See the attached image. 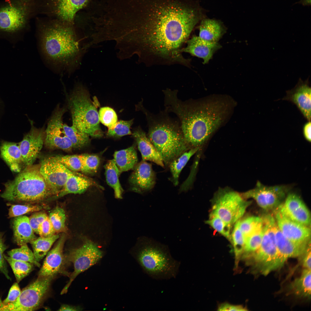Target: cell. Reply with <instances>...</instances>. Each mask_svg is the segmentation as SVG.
<instances>
[{
	"label": "cell",
	"mask_w": 311,
	"mask_h": 311,
	"mask_svg": "<svg viewBox=\"0 0 311 311\" xmlns=\"http://www.w3.org/2000/svg\"><path fill=\"white\" fill-rule=\"evenodd\" d=\"M311 0H300L295 3L301 4L304 6H309L311 5Z\"/></svg>",
	"instance_id": "6f0895ef"
},
{
	"label": "cell",
	"mask_w": 311,
	"mask_h": 311,
	"mask_svg": "<svg viewBox=\"0 0 311 311\" xmlns=\"http://www.w3.org/2000/svg\"><path fill=\"white\" fill-rule=\"evenodd\" d=\"M275 235L278 255V269L283 265L288 258L300 257L310 244V242L298 244L289 240L280 231L276 224Z\"/></svg>",
	"instance_id": "7402d4cb"
},
{
	"label": "cell",
	"mask_w": 311,
	"mask_h": 311,
	"mask_svg": "<svg viewBox=\"0 0 311 311\" xmlns=\"http://www.w3.org/2000/svg\"><path fill=\"white\" fill-rule=\"evenodd\" d=\"M205 223L231 242V230L232 226L219 217L211 215Z\"/></svg>",
	"instance_id": "b9f144b4"
},
{
	"label": "cell",
	"mask_w": 311,
	"mask_h": 311,
	"mask_svg": "<svg viewBox=\"0 0 311 311\" xmlns=\"http://www.w3.org/2000/svg\"><path fill=\"white\" fill-rule=\"evenodd\" d=\"M90 0H39L40 14L74 24L76 14Z\"/></svg>",
	"instance_id": "4fadbf2b"
},
{
	"label": "cell",
	"mask_w": 311,
	"mask_h": 311,
	"mask_svg": "<svg viewBox=\"0 0 311 311\" xmlns=\"http://www.w3.org/2000/svg\"><path fill=\"white\" fill-rule=\"evenodd\" d=\"M65 107L57 106L50 118L45 130L44 143L48 148L69 151L73 148V144L66 135L63 128V116Z\"/></svg>",
	"instance_id": "9a60e30c"
},
{
	"label": "cell",
	"mask_w": 311,
	"mask_h": 311,
	"mask_svg": "<svg viewBox=\"0 0 311 311\" xmlns=\"http://www.w3.org/2000/svg\"><path fill=\"white\" fill-rule=\"evenodd\" d=\"M6 261L11 266L17 283L19 282L32 270L34 265L30 263L13 259L4 254Z\"/></svg>",
	"instance_id": "d590c367"
},
{
	"label": "cell",
	"mask_w": 311,
	"mask_h": 311,
	"mask_svg": "<svg viewBox=\"0 0 311 311\" xmlns=\"http://www.w3.org/2000/svg\"><path fill=\"white\" fill-rule=\"evenodd\" d=\"M263 231V224L253 233L245 238L243 253L241 258L249 259L258 250L261 242Z\"/></svg>",
	"instance_id": "8d00e7d4"
},
{
	"label": "cell",
	"mask_w": 311,
	"mask_h": 311,
	"mask_svg": "<svg viewBox=\"0 0 311 311\" xmlns=\"http://www.w3.org/2000/svg\"><path fill=\"white\" fill-rule=\"evenodd\" d=\"M66 236L63 234L53 248L46 255L43 265L38 273V277L55 276L60 272L65 260L63 248Z\"/></svg>",
	"instance_id": "603a6c76"
},
{
	"label": "cell",
	"mask_w": 311,
	"mask_h": 311,
	"mask_svg": "<svg viewBox=\"0 0 311 311\" xmlns=\"http://www.w3.org/2000/svg\"><path fill=\"white\" fill-rule=\"evenodd\" d=\"M7 246L5 244L2 234L0 232V272L8 280H11V278L9 274L6 261L4 257V253L7 249Z\"/></svg>",
	"instance_id": "c3c4849f"
},
{
	"label": "cell",
	"mask_w": 311,
	"mask_h": 311,
	"mask_svg": "<svg viewBox=\"0 0 311 311\" xmlns=\"http://www.w3.org/2000/svg\"><path fill=\"white\" fill-rule=\"evenodd\" d=\"M81 308L76 306L67 305L62 304L60 306L59 311H78L80 310Z\"/></svg>",
	"instance_id": "9f6ffc18"
},
{
	"label": "cell",
	"mask_w": 311,
	"mask_h": 311,
	"mask_svg": "<svg viewBox=\"0 0 311 311\" xmlns=\"http://www.w3.org/2000/svg\"><path fill=\"white\" fill-rule=\"evenodd\" d=\"M63 128L66 135L72 142L73 148H81L89 143V136L74 125L69 126L63 124Z\"/></svg>",
	"instance_id": "e575fe53"
},
{
	"label": "cell",
	"mask_w": 311,
	"mask_h": 311,
	"mask_svg": "<svg viewBox=\"0 0 311 311\" xmlns=\"http://www.w3.org/2000/svg\"><path fill=\"white\" fill-rule=\"evenodd\" d=\"M187 46L182 48L181 52L189 53L192 56L201 58L203 63H208L214 53L221 48L218 43H211L204 40L198 36L193 37L187 41Z\"/></svg>",
	"instance_id": "cb8c5ba5"
},
{
	"label": "cell",
	"mask_w": 311,
	"mask_h": 311,
	"mask_svg": "<svg viewBox=\"0 0 311 311\" xmlns=\"http://www.w3.org/2000/svg\"><path fill=\"white\" fill-rule=\"evenodd\" d=\"M289 187L286 185L267 186L258 181L254 188L241 195L244 198L253 199L265 210H274L282 203Z\"/></svg>",
	"instance_id": "5bb4252c"
},
{
	"label": "cell",
	"mask_w": 311,
	"mask_h": 311,
	"mask_svg": "<svg viewBox=\"0 0 311 311\" xmlns=\"http://www.w3.org/2000/svg\"><path fill=\"white\" fill-rule=\"evenodd\" d=\"M0 196L5 200L17 202L39 201L56 194L41 174L39 167H25L13 180L4 184Z\"/></svg>",
	"instance_id": "8992f818"
},
{
	"label": "cell",
	"mask_w": 311,
	"mask_h": 311,
	"mask_svg": "<svg viewBox=\"0 0 311 311\" xmlns=\"http://www.w3.org/2000/svg\"><path fill=\"white\" fill-rule=\"evenodd\" d=\"M48 217L56 233L65 232L66 231L65 223L66 217L65 212L62 208L56 207L51 211Z\"/></svg>",
	"instance_id": "60d3db41"
},
{
	"label": "cell",
	"mask_w": 311,
	"mask_h": 311,
	"mask_svg": "<svg viewBox=\"0 0 311 311\" xmlns=\"http://www.w3.org/2000/svg\"><path fill=\"white\" fill-rule=\"evenodd\" d=\"M201 21L198 36L209 42H218L225 32L223 24L214 19L203 18Z\"/></svg>",
	"instance_id": "f1b7e54d"
},
{
	"label": "cell",
	"mask_w": 311,
	"mask_h": 311,
	"mask_svg": "<svg viewBox=\"0 0 311 311\" xmlns=\"http://www.w3.org/2000/svg\"><path fill=\"white\" fill-rule=\"evenodd\" d=\"M72 124L89 136L99 138L103 136L99 125L98 113L86 90L77 85L67 97Z\"/></svg>",
	"instance_id": "52a82bcc"
},
{
	"label": "cell",
	"mask_w": 311,
	"mask_h": 311,
	"mask_svg": "<svg viewBox=\"0 0 311 311\" xmlns=\"http://www.w3.org/2000/svg\"><path fill=\"white\" fill-rule=\"evenodd\" d=\"M289 289L290 292L299 297H310L311 270L305 268L300 276L290 284Z\"/></svg>",
	"instance_id": "4dcf8cb0"
},
{
	"label": "cell",
	"mask_w": 311,
	"mask_h": 311,
	"mask_svg": "<svg viewBox=\"0 0 311 311\" xmlns=\"http://www.w3.org/2000/svg\"><path fill=\"white\" fill-rule=\"evenodd\" d=\"M56 232L48 216L39 225L38 234L44 237H51L55 234Z\"/></svg>",
	"instance_id": "681fc988"
},
{
	"label": "cell",
	"mask_w": 311,
	"mask_h": 311,
	"mask_svg": "<svg viewBox=\"0 0 311 311\" xmlns=\"http://www.w3.org/2000/svg\"><path fill=\"white\" fill-rule=\"evenodd\" d=\"M39 170L47 183L56 195L62 189L69 177L73 173L54 157L44 160L39 166Z\"/></svg>",
	"instance_id": "2e32d148"
},
{
	"label": "cell",
	"mask_w": 311,
	"mask_h": 311,
	"mask_svg": "<svg viewBox=\"0 0 311 311\" xmlns=\"http://www.w3.org/2000/svg\"><path fill=\"white\" fill-rule=\"evenodd\" d=\"M39 0H7L0 6V31L13 33L23 29L40 14Z\"/></svg>",
	"instance_id": "ba28073f"
},
{
	"label": "cell",
	"mask_w": 311,
	"mask_h": 311,
	"mask_svg": "<svg viewBox=\"0 0 311 311\" xmlns=\"http://www.w3.org/2000/svg\"><path fill=\"white\" fill-rule=\"evenodd\" d=\"M92 186L100 187L92 179L73 173L69 177L64 187L55 198H59L69 194H81Z\"/></svg>",
	"instance_id": "484cf974"
},
{
	"label": "cell",
	"mask_w": 311,
	"mask_h": 311,
	"mask_svg": "<svg viewBox=\"0 0 311 311\" xmlns=\"http://www.w3.org/2000/svg\"><path fill=\"white\" fill-rule=\"evenodd\" d=\"M262 218L263 234L260 245L249 258L253 260V268L262 274L266 275L278 269V255L275 230L276 223L274 216L270 214Z\"/></svg>",
	"instance_id": "9c48e42d"
},
{
	"label": "cell",
	"mask_w": 311,
	"mask_h": 311,
	"mask_svg": "<svg viewBox=\"0 0 311 311\" xmlns=\"http://www.w3.org/2000/svg\"><path fill=\"white\" fill-rule=\"evenodd\" d=\"M219 311H245L246 309L241 305H236L225 303L220 304L218 306Z\"/></svg>",
	"instance_id": "db71d44e"
},
{
	"label": "cell",
	"mask_w": 311,
	"mask_h": 311,
	"mask_svg": "<svg viewBox=\"0 0 311 311\" xmlns=\"http://www.w3.org/2000/svg\"><path fill=\"white\" fill-rule=\"evenodd\" d=\"M9 257L13 259L29 262L40 267V265L35 260L33 252L27 244L20 246L18 248L12 249L7 252Z\"/></svg>",
	"instance_id": "f35d334b"
},
{
	"label": "cell",
	"mask_w": 311,
	"mask_h": 311,
	"mask_svg": "<svg viewBox=\"0 0 311 311\" xmlns=\"http://www.w3.org/2000/svg\"><path fill=\"white\" fill-rule=\"evenodd\" d=\"M311 89L308 78L304 81L300 78L295 86L286 91V95L282 100L295 104L304 117L310 121Z\"/></svg>",
	"instance_id": "44dd1931"
},
{
	"label": "cell",
	"mask_w": 311,
	"mask_h": 311,
	"mask_svg": "<svg viewBox=\"0 0 311 311\" xmlns=\"http://www.w3.org/2000/svg\"><path fill=\"white\" fill-rule=\"evenodd\" d=\"M1 156L15 172H20L23 165L18 143L3 141L0 147Z\"/></svg>",
	"instance_id": "83f0119b"
},
{
	"label": "cell",
	"mask_w": 311,
	"mask_h": 311,
	"mask_svg": "<svg viewBox=\"0 0 311 311\" xmlns=\"http://www.w3.org/2000/svg\"><path fill=\"white\" fill-rule=\"evenodd\" d=\"M200 148H191L173 160L169 165L172 175V180L175 186L178 185L180 173L190 158Z\"/></svg>",
	"instance_id": "d6a6232c"
},
{
	"label": "cell",
	"mask_w": 311,
	"mask_h": 311,
	"mask_svg": "<svg viewBox=\"0 0 311 311\" xmlns=\"http://www.w3.org/2000/svg\"><path fill=\"white\" fill-rule=\"evenodd\" d=\"M54 157L71 171L74 172L81 171L82 164L79 155L57 156Z\"/></svg>",
	"instance_id": "bcb514c9"
},
{
	"label": "cell",
	"mask_w": 311,
	"mask_h": 311,
	"mask_svg": "<svg viewBox=\"0 0 311 311\" xmlns=\"http://www.w3.org/2000/svg\"><path fill=\"white\" fill-rule=\"evenodd\" d=\"M133 169L129 180L131 190L140 194L151 190L156 183V176L152 165L142 160Z\"/></svg>",
	"instance_id": "d6986e66"
},
{
	"label": "cell",
	"mask_w": 311,
	"mask_h": 311,
	"mask_svg": "<svg viewBox=\"0 0 311 311\" xmlns=\"http://www.w3.org/2000/svg\"><path fill=\"white\" fill-rule=\"evenodd\" d=\"M41 46L46 58L70 72L79 65L83 54L74 25L51 17L36 18Z\"/></svg>",
	"instance_id": "3957f363"
},
{
	"label": "cell",
	"mask_w": 311,
	"mask_h": 311,
	"mask_svg": "<svg viewBox=\"0 0 311 311\" xmlns=\"http://www.w3.org/2000/svg\"><path fill=\"white\" fill-rule=\"evenodd\" d=\"M54 276L38 277L24 289L17 299L6 305L0 303L1 311H29L37 309L48 292Z\"/></svg>",
	"instance_id": "8fae6325"
},
{
	"label": "cell",
	"mask_w": 311,
	"mask_h": 311,
	"mask_svg": "<svg viewBox=\"0 0 311 311\" xmlns=\"http://www.w3.org/2000/svg\"><path fill=\"white\" fill-rule=\"evenodd\" d=\"M231 239L235 255V265L237 268L243 253L245 244V238L239 228L238 221L235 224L231 234Z\"/></svg>",
	"instance_id": "74e56055"
},
{
	"label": "cell",
	"mask_w": 311,
	"mask_h": 311,
	"mask_svg": "<svg viewBox=\"0 0 311 311\" xmlns=\"http://www.w3.org/2000/svg\"><path fill=\"white\" fill-rule=\"evenodd\" d=\"M203 14L193 0H125L120 28L129 37L131 55L147 63L185 65L182 46Z\"/></svg>",
	"instance_id": "6da1fadb"
},
{
	"label": "cell",
	"mask_w": 311,
	"mask_h": 311,
	"mask_svg": "<svg viewBox=\"0 0 311 311\" xmlns=\"http://www.w3.org/2000/svg\"><path fill=\"white\" fill-rule=\"evenodd\" d=\"M17 282H15L11 287L8 295L4 300L0 298V303L2 305H6L15 301L19 296L21 291Z\"/></svg>",
	"instance_id": "f907efd6"
},
{
	"label": "cell",
	"mask_w": 311,
	"mask_h": 311,
	"mask_svg": "<svg viewBox=\"0 0 311 311\" xmlns=\"http://www.w3.org/2000/svg\"><path fill=\"white\" fill-rule=\"evenodd\" d=\"M143 272L156 280L175 278L181 262L173 258L168 246L148 237L145 238L135 255Z\"/></svg>",
	"instance_id": "5b68a950"
},
{
	"label": "cell",
	"mask_w": 311,
	"mask_h": 311,
	"mask_svg": "<svg viewBox=\"0 0 311 311\" xmlns=\"http://www.w3.org/2000/svg\"><path fill=\"white\" fill-rule=\"evenodd\" d=\"M12 227L14 240L19 246L30 243L37 238L30 224L29 217L26 216L14 217Z\"/></svg>",
	"instance_id": "4316f807"
},
{
	"label": "cell",
	"mask_w": 311,
	"mask_h": 311,
	"mask_svg": "<svg viewBox=\"0 0 311 311\" xmlns=\"http://www.w3.org/2000/svg\"><path fill=\"white\" fill-rule=\"evenodd\" d=\"M238 222L239 228L245 238L262 226L263 224L262 218L256 216L249 217L239 220Z\"/></svg>",
	"instance_id": "ab89813d"
},
{
	"label": "cell",
	"mask_w": 311,
	"mask_h": 311,
	"mask_svg": "<svg viewBox=\"0 0 311 311\" xmlns=\"http://www.w3.org/2000/svg\"><path fill=\"white\" fill-rule=\"evenodd\" d=\"M60 236L55 234L49 237L39 236L31 241L33 253L36 260L40 261L48 253L52 246Z\"/></svg>",
	"instance_id": "836d02e7"
},
{
	"label": "cell",
	"mask_w": 311,
	"mask_h": 311,
	"mask_svg": "<svg viewBox=\"0 0 311 311\" xmlns=\"http://www.w3.org/2000/svg\"><path fill=\"white\" fill-rule=\"evenodd\" d=\"M10 206L9 209V218L23 215L26 214L39 211L43 207L39 205H33L29 204H9Z\"/></svg>",
	"instance_id": "f6af8a7d"
},
{
	"label": "cell",
	"mask_w": 311,
	"mask_h": 311,
	"mask_svg": "<svg viewBox=\"0 0 311 311\" xmlns=\"http://www.w3.org/2000/svg\"><path fill=\"white\" fill-rule=\"evenodd\" d=\"M285 200L278 207L280 211L291 220L309 227L310 213L299 196L296 194L290 193L287 195Z\"/></svg>",
	"instance_id": "ffe728a7"
},
{
	"label": "cell",
	"mask_w": 311,
	"mask_h": 311,
	"mask_svg": "<svg viewBox=\"0 0 311 311\" xmlns=\"http://www.w3.org/2000/svg\"><path fill=\"white\" fill-rule=\"evenodd\" d=\"M79 156L82 164L81 172L89 174L96 173L100 164L99 157L96 155L88 154H81Z\"/></svg>",
	"instance_id": "7bdbcfd3"
},
{
	"label": "cell",
	"mask_w": 311,
	"mask_h": 311,
	"mask_svg": "<svg viewBox=\"0 0 311 311\" xmlns=\"http://www.w3.org/2000/svg\"><path fill=\"white\" fill-rule=\"evenodd\" d=\"M102 252L92 242L88 240L82 246L71 250L66 259L73 264L74 270L70 274L69 280L61 293H65L75 278L80 273L95 264L103 257Z\"/></svg>",
	"instance_id": "7c38bea8"
},
{
	"label": "cell",
	"mask_w": 311,
	"mask_h": 311,
	"mask_svg": "<svg viewBox=\"0 0 311 311\" xmlns=\"http://www.w3.org/2000/svg\"><path fill=\"white\" fill-rule=\"evenodd\" d=\"M30 131L18 143L23 165L25 167L32 165L41 151L44 143L45 130L43 128L35 127L30 122Z\"/></svg>",
	"instance_id": "e0dca14e"
},
{
	"label": "cell",
	"mask_w": 311,
	"mask_h": 311,
	"mask_svg": "<svg viewBox=\"0 0 311 311\" xmlns=\"http://www.w3.org/2000/svg\"><path fill=\"white\" fill-rule=\"evenodd\" d=\"M113 157L120 174L133 169L137 163V154L134 145L115 151Z\"/></svg>",
	"instance_id": "f546056e"
},
{
	"label": "cell",
	"mask_w": 311,
	"mask_h": 311,
	"mask_svg": "<svg viewBox=\"0 0 311 311\" xmlns=\"http://www.w3.org/2000/svg\"><path fill=\"white\" fill-rule=\"evenodd\" d=\"M210 215L217 216L232 226L240 220L251 203L241 195L228 187L221 188L212 200Z\"/></svg>",
	"instance_id": "30bf717a"
},
{
	"label": "cell",
	"mask_w": 311,
	"mask_h": 311,
	"mask_svg": "<svg viewBox=\"0 0 311 311\" xmlns=\"http://www.w3.org/2000/svg\"><path fill=\"white\" fill-rule=\"evenodd\" d=\"M302 265L305 269L311 270V246L310 244L300 257Z\"/></svg>",
	"instance_id": "f5cc1de1"
},
{
	"label": "cell",
	"mask_w": 311,
	"mask_h": 311,
	"mask_svg": "<svg viewBox=\"0 0 311 311\" xmlns=\"http://www.w3.org/2000/svg\"><path fill=\"white\" fill-rule=\"evenodd\" d=\"M98 113L99 121L108 128L113 126L117 121V117L116 112L110 107H101Z\"/></svg>",
	"instance_id": "7dc6e473"
},
{
	"label": "cell",
	"mask_w": 311,
	"mask_h": 311,
	"mask_svg": "<svg viewBox=\"0 0 311 311\" xmlns=\"http://www.w3.org/2000/svg\"><path fill=\"white\" fill-rule=\"evenodd\" d=\"M143 109L147 122V136L159 153L165 166L191 149L185 139L178 122L165 111L157 114Z\"/></svg>",
	"instance_id": "277c9868"
},
{
	"label": "cell",
	"mask_w": 311,
	"mask_h": 311,
	"mask_svg": "<svg viewBox=\"0 0 311 311\" xmlns=\"http://www.w3.org/2000/svg\"><path fill=\"white\" fill-rule=\"evenodd\" d=\"M107 183L114 189L115 197L121 198L123 190L119 181V170L114 159L109 160L104 166Z\"/></svg>",
	"instance_id": "1f68e13d"
},
{
	"label": "cell",
	"mask_w": 311,
	"mask_h": 311,
	"mask_svg": "<svg viewBox=\"0 0 311 311\" xmlns=\"http://www.w3.org/2000/svg\"><path fill=\"white\" fill-rule=\"evenodd\" d=\"M39 211L34 213L29 217L31 226L34 232L37 234L39 225L48 217L45 213Z\"/></svg>",
	"instance_id": "816d5d0a"
},
{
	"label": "cell",
	"mask_w": 311,
	"mask_h": 311,
	"mask_svg": "<svg viewBox=\"0 0 311 311\" xmlns=\"http://www.w3.org/2000/svg\"><path fill=\"white\" fill-rule=\"evenodd\" d=\"M310 121H308L304 125L303 127V133L306 139L308 141H311V128Z\"/></svg>",
	"instance_id": "11a10c76"
},
{
	"label": "cell",
	"mask_w": 311,
	"mask_h": 311,
	"mask_svg": "<svg viewBox=\"0 0 311 311\" xmlns=\"http://www.w3.org/2000/svg\"><path fill=\"white\" fill-rule=\"evenodd\" d=\"M132 134L141 154L142 160L153 162L164 168L165 166L161 157L145 132L139 127L135 129Z\"/></svg>",
	"instance_id": "d4e9b609"
},
{
	"label": "cell",
	"mask_w": 311,
	"mask_h": 311,
	"mask_svg": "<svg viewBox=\"0 0 311 311\" xmlns=\"http://www.w3.org/2000/svg\"><path fill=\"white\" fill-rule=\"evenodd\" d=\"M276 225L281 232L287 238L298 244L310 242V229L294 221L285 215L278 207L274 210Z\"/></svg>",
	"instance_id": "ac0fdd59"
},
{
	"label": "cell",
	"mask_w": 311,
	"mask_h": 311,
	"mask_svg": "<svg viewBox=\"0 0 311 311\" xmlns=\"http://www.w3.org/2000/svg\"><path fill=\"white\" fill-rule=\"evenodd\" d=\"M164 95L165 111L178 117L185 139L191 148H200L222 124L231 108L230 100L216 98L183 101L178 91L167 88Z\"/></svg>",
	"instance_id": "7a4b0ae2"
},
{
	"label": "cell",
	"mask_w": 311,
	"mask_h": 311,
	"mask_svg": "<svg viewBox=\"0 0 311 311\" xmlns=\"http://www.w3.org/2000/svg\"><path fill=\"white\" fill-rule=\"evenodd\" d=\"M133 123V120L117 121L113 126L108 128L107 135L111 137H118L132 134L130 129Z\"/></svg>",
	"instance_id": "ee69618b"
}]
</instances>
